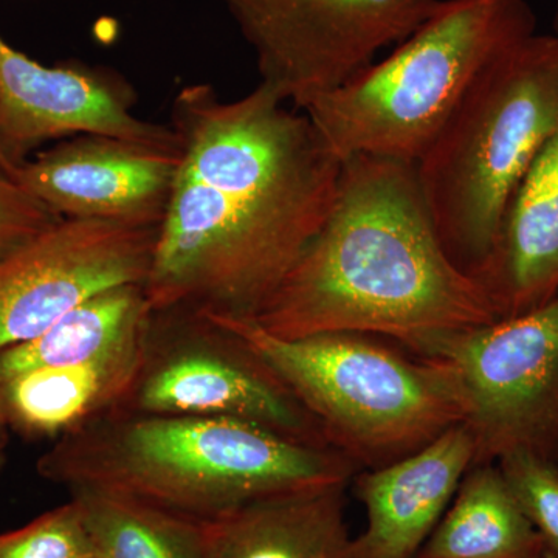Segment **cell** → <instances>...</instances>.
I'll return each mask as SVG.
<instances>
[{
  "label": "cell",
  "mask_w": 558,
  "mask_h": 558,
  "mask_svg": "<svg viewBox=\"0 0 558 558\" xmlns=\"http://www.w3.org/2000/svg\"><path fill=\"white\" fill-rule=\"evenodd\" d=\"M259 83L175 95L178 178L145 292L150 311L255 319L328 218L343 161L307 113Z\"/></svg>",
  "instance_id": "6da1fadb"
},
{
  "label": "cell",
  "mask_w": 558,
  "mask_h": 558,
  "mask_svg": "<svg viewBox=\"0 0 558 558\" xmlns=\"http://www.w3.org/2000/svg\"><path fill=\"white\" fill-rule=\"evenodd\" d=\"M271 336L355 332L399 343L497 322L447 255L416 163L349 157L328 218L253 319Z\"/></svg>",
  "instance_id": "7a4b0ae2"
},
{
  "label": "cell",
  "mask_w": 558,
  "mask_h": 558,
  "mask_svg": "<svg viewBox=\"0 0 558 558\" xmlns=\"http://www.w3.org/2000/svg\"><path fill=\"white\" fill-rule=\"evenodd\" d=\"M360 470L333 447L233 418L124 410L54 440L36 462L69 492H110L199 523L258 499L351 484Z\"/></svg>",
  "instance_id": "3957f363"
},
{
  "label": "cell",
  "mask_w": 558,
  "mask_h": 558,
  "mask_svg": "<svg viewBox=\"0 0 558 558\" xmlns=\"http://www.w3.org/2000/svg\"><path fill=\"white\" fill-rule=\"evenodd\" d=\"M558 123V36L532 35L476 76L417 160L447 255L470 275L487 258L510 197Z\"/></svg>",
  "instance_id": "277c9868"
},
{
  "label": "cell",
  "mask_w": 558,
  "mask_h": 558,
  "mask_svg": "<svg viewBox=\"0 0 558 558\" xmlns=\"http://www.w3.org/2000/svg\"><path fill=\"white\" fill-rule=\"evenodd\" d=\"M535 27L526 0H440L384 61L303 110L341 161L417 163L476 76Z\"/></svg>",
  "instance_id": "5b68a950"
},
{
  "label": "cell",
  "mask_w": 558,
  "mask_h": 558,
  "mask_svg": "<svg viewBox=\"0 0 558 558\" xmlns=\"http://www.w3.org/2000/svg\"><path fill=\"white\" fill-rule=\"evenodd\" d=\"M208 317L266 360L317 418L330 446L362 469L409 457L462 422L446 366L388 347L380 337L326 332L281 339L253 319Z\"/></svg>",
  "instance_id": "8992f818"
},
{
  "label": "cell",
  "mask_w": 558,
  "mask_h": 558,
  "mask_svg": "<svg viewBox=\"0 0 558 558\" xmlns=\"http://www.w3.org/2000/svg\"><path fill=\"white\" fill-rule=\"evenodd\" d=\"M117 410L233 418L307 446L332 447L266 360L196 311H150L142 362Z\"/></svg>",
  "instance_id": "52a82bcc"
},
{
  "label": "cell",
  "mask_w": 558,
  "mask_h": 558,
  "mask_svg": "<svg viewBox=\"0 0 558 558\" xmlns=\"http://www.w3.org/2000/svg\"><path fill=\"white\" fill-rule=\"evenodd\" d=\"M402 348L449 371L475 442L473 465L515 450L558 462V292L519 317Z\"/></svg>",
  "instance_id": "ba28073f"
},
{
  "label": "cell",
  "mask_w": 558,
  "mask_h": 558,
  "mask_svg": "<svg viewBox=\"0 0 558 558\" xmlns=\"http://www.w3.org/2000/svg\"><path fill=\"white\" fill-rule=\"evenodd\" d=\"M255 53L259 83L303 110L402 43L440 0H222Z\"/></svg>",
  "instance_id": "9c48e42d"
},
{
  "label": "cell",
  "mask_w": 558,
  "mask_h": 558,
  "mask_svg": "<svg viewBox=\"0 0 558 558\" xmlns=\"http://www.w3.org/2000/svg\"><path fill=\"white\" fill-rule=\"evenodd\" d=\"M160 226L60 219L0 256V352L98 293L145 284Z\"/></svg>",
  "instance_id": "30bf717a"
},
{
  "label": "cell",
  "mask_w": 558,
  "mask_h": 558,
  "mask_svg": "<svg viewBox=\"0 0 558 558\" xmlns=\"http://www.w3.org/2000/svg\"><path fill=\"white\" fill-rule=\"evenodd\" d=\"M70 135H102L180 153L171 124L140 119L131 97L97 72L47 68L0 36V143L20 167L36 146Z\"/></svg>",
  "instance_id": "8fae6325"
},
{
  "label": "cell",
  "mask_w": 558,
  "mask_h": 558,
  "mask_svg": "<svg viewBox=\"0 0 558 558\" xmlns=\"http://www.w3.org/2000/svg\"><path fill=\"white\" fill-rule=\"evenodd\" d=\"M180 154L80 135L22 161L11 178L61 219L160 226Z\"/></svg>",
  "instance_id": "7c38bea8"
},
{
  "label": "cell",
  "mask_w": 558,
  "mask_h": 558,
  "mask_svg": "<svg viewBox=\"0 0 558 558\" xmlns=\"http://www.w3.org/2000/svg\"><path fill=\"white\" fill-rule=\"evenodd\" d=\"M473 462L475 442L461 422L409 457L360 470L351 484L366 527L352 537L348 558H417Z\"/></svg>",
  "instance_id": "4fadbf2b"
},
{
  "label": "cell",
  "mask_w": 558,
  "mask_h": 558,
  "mask_svg": "<svg viewBox=\"0 0 558 558\" xmlns=\"http://www.w3.org/2000/svg\"><path fill=\"white\" fill-rule=\"evenodd\" d=\"M473 278L497 319L537 310L558 292V123L510 197Z\"/></svg>",
  "instance_id": "5bb4252c"
},
{
  "label": "cell",
  "mask_w": 558,
  "mask_h": 558,
  "mask_svg": "<svg viewBox=\"0 0 558 558\" xmlns=\"http://www.w3.org/2000/svg\"><path fill=\"white\" fill-rule=\"evenodd\" d=\"M348 486L289 492L204 521L207 558H348Z\"/></svg>",
  "instance_id": "9a60e30c"
},
{
  "label": "cell",
  "mask_w": 558,
  "mask_h": 558,
  "mask_svg": "<svg viewBox=\"0 0 558 558\" xmlns=\"http://www.w3.org/2000/svg\"><path fill=\"white\" fill-rule=\"evenodd\" d=\"M143 339L145 332L97 359L0 380L10 429L24 438L57 440L119 409L142 362Z\"/></svg>",
  "instance_id": "2e32d148"
},
{
  "label": "cell",
  "mask_w": 558,
  "mask_h": 558,
  "mask_svg": "<svg viewBox=\"0 0 558 558\" xmlns=\"http://www.w3.org/2000/svg\"><path fill=\"white\" fill-rule=\"evenodd\" d=\"M417 558H546L497 462L473 465Z\"/></svg>",
  "instance_id": "e0dca14e"
},
{
  "label": "cell",
  "mask_w": 558,
  "mask_h": 558,
  "mask_svg": "<svg viewBox=\"0 0 558 558\" xmlns=\"http://www.w3.org/2000/svg\"><path fill=\"white\" fill-rule=\"evenodd\" d=\"M150 315L145 284L98 293L62 315L35 339L0 352V380L22 371L70 365L109 354L145 332Z\"/></svg>",
  "instance_id": "ac0fdd59"
},
{
  "label": "cell",
  "mask_w": 558,
  "mask_h": 558,
  "mask_svg": "<svg viewBox=\"0 0 558 558\" xmlns=\"http://www.w3.org/2000/svg\"><path fill=\"white\" fill-rule=\"evenodd\" d=\"M70 498L83 509L95 558H207L199 521L95 488Z\"/></svg>",
  "instance_id": "d6986e66"
},
{
  "label": "cell",
  "mask_w": 558,
  "mask_h": 558,
  "mask_svg": "<svg viewBox=\"0 0 558 558\" xmlns=\"http://www.w3.org/2000/svg\"><path fill=\"white\" fill-rule=\"evenodd\" d=\"M0 558H95L80 502L70 498L31 523L2 532Z\"/></svg>",
  "instance_id": "ffe728a7"
},
{
  "label": "cell",
  "mask_w": 558,
  "mask_h": 558,
  "mask_svg": "<svg viewBox=\"0 0 558 558\" xmlns=\"http://www.w3.org/2000/svg\"><path fill=\"white\" fill-rule=\"evenodd\" d=\"M497 464L513 498L543 538L546 558H558V462L515 450L499 458Z\"/></svg>",
  "instance_id": "44dd1931"
},
{
  "label": "cell",
  "mask_w": 558,
  "mask_h": 558,
  "mask_svg": "<svg viewBox=\"0 0 558 558\" xmlns=\"http://www.w3.org/2000/svg\"><path fill=\"white\" fill-rule=\"evenodd\" d=\"M60 219L9 172L0 170V256Z\"/></svg>",
  "instance_id": "7402d4cb"
},
{
  "label": "cell",
  "mask_w": 558,
  "mask_h": 558,
  "mask_svg": "<svg viewBox=\"0 0 558 558\" xmlns=\"http://www.w3.org/2000/svg\"><path fill=\"white\" fill-rule=\"evenodd\" d=\"M11 432L9 421H7L5 410H3L2 398H0V469H2L3 459H5L7 442H9V433Z\"/></svg>",
  "instance_id": "603a6c76"
},
{
  "label": "cell",
  "mask_w": 558,
  "mask_h": 558,
  "mask_svg": "<svg viewBox=\"0 0 558 558\" xmlns=\"http://www.w3.org/2000/svg\"><path fill=\"white\" fill-rule=\"evenodd\" d=\"M16 165L11 161L9 154L3 149L2 143H0V170L9 172L10 175H13V172L16 171Z\"/></svg>",
  "instance_id": "cb8c5ba5"
},
{
  "label": "cell",
  "mask_w": 558,
  "mask_h": 558,
  "mask_svg": "<svg viewBox=\"0 0 558 558\" xmlns=\"http://www.w3.org/2000/svg\"><path fill=\"white\" fill-rule=\"evenodd\" d=\"M554 35L558 36V2L556 10V17H554Z\"/></svg>",
  "instance_id": "d4e9b609"
}]
</instances>
